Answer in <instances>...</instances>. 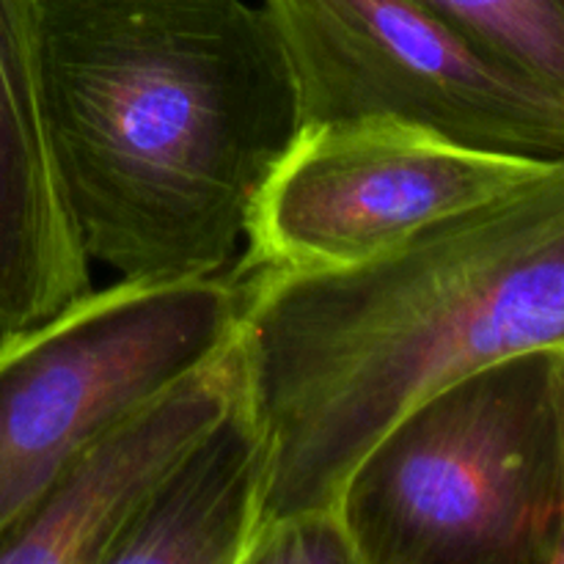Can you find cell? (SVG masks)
Returning <instances> with one entry per match:
<instances>
[{"label": "cell", "mask_w": 564, "mask_h": 564, "mask_svg": "<svg viewBox=\"0 0 564 564\" xmlns=\"http://www.w3.org/2000/svg\"><path fill=\"white\" fill-rule=\"evenodd\" d=\"M235 284L268 446L259 527L339 507L358 460L424 397L564 347V160L372 262Z\"/></svg>", "instance_id": "1"}, {"label": "cell", "mask_w": 564, "mask_h": 564, "mask_svg": "<svg viewBox=\"0 0 564 564\" xmlns=\"http://www.w3.org/2000/svg\"><path fill=\"white\" fill-rule=\"evenodd\" d=\"M50 143L88 262L224 275L301 132L295 75L248 0H39Z\"/></svg>", "instance_id": "2"}, {"label": "cell", "mask_w": 564, "mask_h": 564, "mask_svg": "<svg viewBox=\"0 0 564 564\" xmlns=\"http://www.w3.org/2000/svg\"><path fill=\"white\" fill-rule=\"evenodd\" d=\"M361 564H549L551 358L490 364L402 413L339 496Z\"/></svg>", "instance_id": "3"}, {"label": "cell", "mask_w": 564, "mask_h": 564, "mask_svg": "<svg viewBox=\"0 0 564 564\" xmlns=\"http://www.w3.org/2000/svg\"><path fill=\"white\" fill-rule=\"evenodd\" d=\"M240 325L229 273L121 279L0 336V540L97 435L218 352Z\"/></svg>", "instance_id": "4"}, {"label": "cell", "mask_w": 564, "mask_h": 564, "mask_svg": "<svg viewBox=\"0 0 564 564\" xmlns=\"http://www.w3.org/2000/svg\"><path fill=\"white\" fill-rule=\"evenodd\" d=\"M301 127L391 116L490 152L564 160V97L419 0H264Z\"/></svg>", "instance_id": "5"}, {"label": "cell", "mask_w": 564, "mask_h": 564, "mask_svg": "<svg viewBox=\"0 0 564 564\" xmlns=\"http://www.w3.org/2000/svg\"><path fill=\"white\" fill-rule=\"evenodd\" d=\"M556 160L466 147L391 119L301 127L270 171L229 275L323 273L372 262L416 231L490 202Z\"/></svg>", "instance_id": "6"}, {"label": "cell", "mask_w": 564, "mask_h": 564, "mask_svg": "<svg viewBox=\"0 0 564 564\" xmlns=\"http://www.w3.org/2000/svg\"><path fill=\"white\" fill-rule=\"evenodd\" d=\"M246 391L240 325L218 352L91 441L0 540V564H105L171 468Z\"/></svg>", "instance_id": "7"}, {"label": "cell", "mask_w": 564, "mask_h": 564, "mask_svg": "<svg viewBox=\"0 0 564 564\" xmlns=\"http://www.w3.org/2000/svg\"><path fill=\"white\" fill-rule=\"evenodd\" d=\"M91 292L44 110L39 0H0V336Z\"/></svg>", "instance_id": "8"}, {"label": "cell", "mask_w": 564, "mask_h": 564, "mask_svg": "<svg viewBox=\"0 0 564 564\" xmlns=\"http://www.w3.org/2000/svg\"><path fill=\"white\" fill-rule=\"evenodd\" d=\"M268 446L248 397L171 468L105 564H242L262 521Z\"/></svg>", "instance_id": "9"}, {"label": "cell", "mask_w": 564, "mask_h": 564, "mask_svg": "<svg viewBox=\"0 0 564 564\" xmlns=\"http://www.w3.org/2000/svg\"><path fill=\"white\" fill-rule=\"evenodd\" d=\"M564 97V0H419Z\"/></svg>", "instance_id": "10"}, {"label": "cell", "mask_w": 564, "mask_h": 564, "mask_svg": "<svg viewBox=\"0 0 564 564\" xmlns=\"http://www.w3.org/2000/svg\"><path fill=\"white\" fill-rule=\"evenodd\" d=\"M242 564H361V560L339 507H317L262 523Z\"/></svg>", "instance_id": "11"}, {"label": "cell", "mask_w": 564, "mask_h": 564, "mask_svg": "<svg viewBox=\"0 0 564 564\" xmlns=\"http://www.w3.org/2000/svg\"><path fill=\"white\" fill-rule=\"evenodd\" d=\"M551 358V405L556 433V527L549 564H564V347L549 350Z\"/></svg>", "instance_id": "12"}]
</instances>
